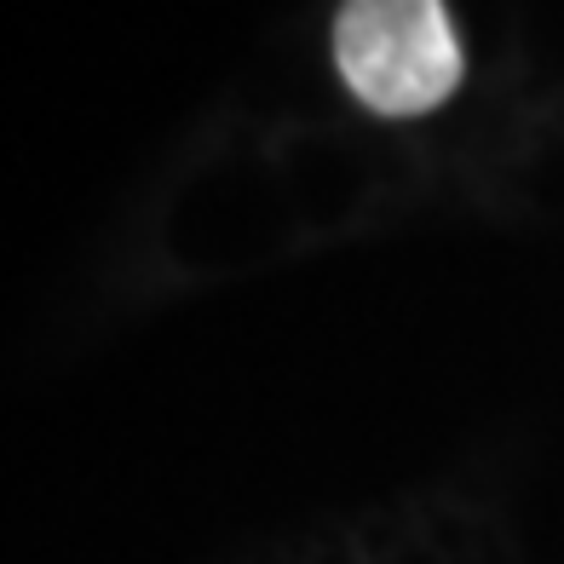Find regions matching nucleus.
<instances>
[{
	"label": "nucleus",
	"mask_w": 564,
	"mask_h": 564,
	"mask_svg": "<svg viewBox=\"0 0 564 564\" xmlns=\"http://www.w3.org/2000/svg\"><path fill=\"white\" fill-rule=\"evenodd\" d=\"M335 64L375 116H426L460 87V41L444 0H346Z\"/></svg>",
	"instance_id": "obj_1"
}]
</instances>
